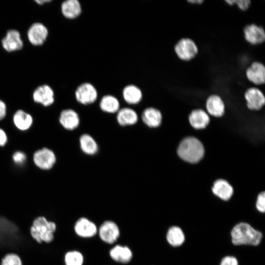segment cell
I'll list each match as a JSON object with an SVG mask.
<instances>
[{
    "label": "cell",
    "mask_w": 265,
    "mask_h": 265,
    "mask_svg": "<svg viewBox=\"0 0 265 265\" xmlns=\"http://www.w3.org/2000/svg\"><path fill=\"white\" fill-rule=\"evenodd\" d=\"M7 137L5 132L0 129V146H3L6 142Z\"/></svg>",
    "instance_id": "35"
},
{
    "label": "cell",
    "mask_w": 265,
    "mask_h": 265,
    "mask_svg": "<svg viewBox=\"0 0 265 265\" xmlns=\"http://www.w3.org/2000/svg\"><path fill=\"white\" fill-rule=\"evenodd\" d=\"M59 122L65 129L74 130L79 127L80 118L78 113L75 110L67 109L61 112Z\"/></svg>",
    "instance_id": "12"
},
{
    "label": "cell",
    "mask_w": 265,
    "mask_h": 265,
    "mask_svg": "<svg viewBox=\"0 0 265 265\" xmlns=\"http://www.w3.org/2000/svg\"><path fill=\"white\" fill-rule=\"evenodd\" d=\"M0 265H23L20 257L16 254L9 253L5 255L1 260Z\"/></svg>",
    "instance_id": "29"
},
{
    "label": "cell",
    "mask_w": 265,
    "mask_h": 265,
    "mask_svg": "<svg viewBox=\"0 0 265 265\" xmlns=\"http://www.w3.org/2000/svg\"><path fill=\"white\" fill-rule=\"evenodd\" d=\"M177 153L184 160L194 163L198 162L203 158L204 148L198 139L193 137H188L181 141Z\"/></svg>",
    "instance_id": "3"
},
{
    "label": "cell",
    "mask_w": 265,
    "mask_h": 265,
    "mask_svg": "<svg viewBox=\"0 0 265 265\" xmlns=\"http://www.w3.org/2000/svg\"><path fill=\"white\" fill-rule=\"evenodd\" d=\"M101 238L108 243H113L119 236V230L117 225L111 221L104 222L99 228Z\"/></svg>",
    "instance_id": "11"
},
{
    "label": "cell",
    "mask_w": 265,
    "mask_h": 265,
    "mask_svg": "<svg viewBox=\"0 0 265 265\" xmlns=\"http://www.w3.org/2000/svg\"><path fill=\"white\" fill-rule=\"evenodd\" d=\"M48 35L47 28L41 23H35L29 28L27 36L29 41L34 45H40L45 41Z\"/></svg>",
    "instance_id": "13"
},
{
    "label": "cell",
    "mask_w": 265,
    "mask_h": 265,
    "mask_svg": "<svg viewBox=\"0 0 265 265\" xmlns=\"http://www.w3.org/2000/svg\"><path fill=\"white\" fill-rule=\"evenodd\" d=\"M120 103L118 99L111 95L104 96L100 102L101 109L106 113H117L120 109Z\"/></svg>",
    "instance_id": "25"
},
{
    "label": "cell",
    "mask_w": 265,
    "mask_h": 265,
    "mask_svg": "<svg viewBox=\"0 0 265 265\" xmlns=\"http://www.w3.org/2000/svg\"><path fill=\"white\" fill-rule=\"evenodd\" d=\"M35 164L43 169L52 168L55 162V156L50 149L44 148L35 153L33 157Z\"/></svg>",
    "instance_id": "9"
},
{
    "label": "cell",
    "mask_w": 265,
    "mask_h": 265,
    "mask_svg": "<svg viewBox=\"0 0 265 265\" xmlns=\"http://www.w3.org/2000/svg\"><path fill=\"white\" fill-rule=\"evenodd\" d=\"M110 257L115 261L122 263H127L132 258V253L127 246L116 245L109 252Z\"/></svg>",
    "instance_id": "26"
},
{
    "label": "cell",
    "mask_w": 265,
    "mask_h": 265,
    "mask_svg": "<svg viewBox=\"0 0 265 265\" xmlns=\"http://www.w3.org/2000/svg\"><path fill=\"white\" fill-rule=\"evenodd\" d=\"M6 114V106L5 104L0 100V120L5 116Z\"/></svg>",
    "instance_id": "34"
},
{
    "label": "cell",
    "mask_w": 265,
    "mask_h": 265,
    "mask_svg": "<svg viewBox=\"0 0 265 265\" xmlns=\"http://www.w3.org/2000/svg\"><path fill=\"white\" fill-rule=\"evenodd\" d=\"M13 120L16 126L21 130L28 129L32 122L31 116L22 110H19L15 113Z\"/></svg>",
    "instance_id": "27"
},
{
    "label": "cell",
    "mask_w": 265,
    "mask_h": 265,
    "mask_svg": "<svg viewBox=\"0 0 265 265\" xmlns=\"http://www.w3.org/2000/svg\"><path fill=\"white\" fill-rule=\"evenodd\" d=\"M174 50L178 57L185 61L193 58L198 52L196 44L189 38H183L179 40L175 45Z\"/></svg>",
    "instance_id": "4"
},
{
    "label": "cell",
    "mask_w": 265,
    "mask_h": 265,
    "mask_svg": "<svg viewBox=\"0 0 265 265\" xmlns=\"http://www.w3.org/2000/svg\"><path fill=\"white\" fill-rule=\"evenodd\" d=\"M63 15L69 19H74L81 13V6L78 0H67L61 4Z\"/></svg>",
    "instance_id": "24"
},
{
    "label": "cell",
    "mask_w": 265,
    "mask_h": 265,
    "mask_svg": "<svg viewBox=\"0 0 265 265\" xmlns=\"http://www.w3.org/2000/svg\"><path fill=\"white\" fill-rule=\"evenodd\" d=\"M142 122L148 127L152 128L160 126L162 121L160 111L153 107L145 108L141 114Z\"/></svg>",
    "instance_id": "14"
},
{
    "label": "cell",
    "mask_w": 265,
    "mask_h": 265,
    "mask_svg": "<svg viewBox=\"0 0 265 265\" xmlns=\"http://www.w3.org/2000/svg\"><path fill=\"white\" fill-rule=\"evenodd\" d=\"M219 265H239L238 259L234 255H226L220 260Z\"/></svg>",
    "instance_id": "30"
},
{
    "label": "cell",
    "mask_w": 265,
    "mask_h": 265,
    "mask_svg": "<svg viewBox=\"0 0 265 265\" xmlns=\"http://www.w3.org/2000/svg\"><path fill=\"white\" fill-rule=\"evenodd\" d=\"M230 236L231 242L236 246L257 247L263 238L261 231L245 221L235 224L230 230Z\"/></svg>",
    "instance_id": "1"
},
{
    "label": "cell",
    "mask_w": 265,
    "mask_h": 265,
    "mask_svg": "<svg viewBox=\"0 0 265 265\" xmlns=\"http://www.w3.org/2000/svg\"><path fill=\"white\" fill-rule=\"evenodd\" d=\"M212 191L216 196L225 201L229 200L234 193L232 186L226 181L221 179L214 182Z\"/></svg>",
    "instance_id": "17"
},
{
    "label": "cell",
    "mask_w": 265,
    "mask_h": 265,
    "mask_svg": "<svg viewBox=\"0 0 265 265\" xmlns=\"http://www.w3.org/2000/svg\"><path fill=\"white\" fill-rule=\"evenodd\" d=\"M255 207L257 211L261 213L265 212V192L260 193L257 198Z\"/></svg>",
    "instance_id": "31"
},
{
    "label": "cell",
    "mask_w": 265,
    "mask_h": 265,
    "mask_svg": "<svg viewBox=\"0 0 265 265\" xmlns=\"http://www.w3.org/2000/svg\"><path fill=\"white\" fill-rule=\"evenodd\" d=\"M56 225L54 222L47 220L44 216L35 218L29 229L31 237L37 243L51 242L54 238Z\"/></svg>",
    "instance_id": "2"
},
{
    "label": "cell",
    "mask_w": 265,
    "mask_h": 265,
    "mask_svg": "<svg viewBox=\"0 0 265 265\" xmlns=\"http://www.w3.org/2000/svg\"><path fill=\"white\" fill-rule=\"evenodd\" d=\"M244 38L252 45L261 44L265 40V32L263 27L255 24L246 25L243 28Z\"/></svg>",
    "instance_id": "8"
},
{
    "label": "cell",
    "mask_w": 265,
    "mask_h": 265,
    "mask_svg": "<svg viewBox=\"0 0 265 265\" xmlns=\"http://www.w3.org/2000/svg\"><path fill=\"white\" fill-rule=\"evenodd\" d=\"M77 101L83 105L94 103L98 98V92L95 87L91 83L83 82L80 84L75 91Z\"/></svg>",
    "instance_id": "5"
},
{
    "label": "cell",
    "mask_w": 265,
    "mask_h": 265,
    "mask_svg": "<svg viewBox=\"0 0 265 265\" xmlns=\"http://www.w3.org/2000/svg\"><path fill=\"white\" fill-rule=\"evenodd\" d=\"M247 79L256 85H261L265 82V67L261 62L254 61L246 71Z\"/></svg>",
    "instance_id": "10"
},
{
    "label": "cell",
    "mask_w": 265,
    "mask_h": 265,
    "mask_svg": "<svg viewBox=\"0 0 265 265\" xmlns=\"http://www.w3.org/2000/svg\"><path fill=\"white\" fill-rule=\"evenodd\" d=\"M248 107L252 110L260 109L265 103V98L262 91L256 87L248 88L244 93Z\"/></svg>",
    "instance_id": "7"
},
{
    "label": "cell",
    "mask_w": 265,
    "mask_h": 265,
    "mask_svg": "<svg viewBox=\"0 0 265 265\" xmlns=\"http://www.w3.org/2000/svg\"><path fill=\"white\" fill-rule=\"evenodd\" d=\"M36 1L38 3V4H43V3L44 2H49L50 1V0H36Z\"/></svg>",
    "instance_id": "37"
},
{
    "label": "cell",
    "mask_w": 265,
    "mask_h": 265,
    "mask_svg": "<svg viewBox=\"0 0 265 265\" xmlns=\"http://www.w3.org/2000/svg\"><path fill=\"white\" fill-rule=\"evenodd\" d=\"M79 143L81 150L86 155L93 156L98 152L99 147L96 141L89 134L81 135Z\"/></svg>",
    "instance_id": "22"
},
{
    "label": "cell",
    "mask_w": 265,
    "mask_h": 265,
    "mask_svg": "<svg viewBox=\"0 0 265 265\" xmlns=\"http://www.w3.org/2000/svg\"><path fill=\"white\" fill-rule=\"evenodd\" d=\"M2 44L4 49L8 52L20 50L23 47L20 34L15 30H10L7 32L2 41Z\"/></svg>",
    "instance_id": "19"
},
{
    "label": "cell",
    "mask_w": 265,
    "mask_h": 265,
    "mask_svg": "<svg viewBox=\"0 0 265 265\" xmlns=\"http://www.w3.org/2000/svg\"><path fill=\"white\" fill-rule=\"evenodd\" d=\"M34 100L44 106H48L53 103L54 94L52 88L47 85L38 87L33 93Z\"/></svg>",
    "instance_id": "20"
},
{
    "label": "cell",
    "mask_w": 265,
    "mask_h": 265,
    "mask_svg": "<svg viewBox=\"0 0 265 265\" xmlns=\"http://www.w3.org/2000/svg\"><path fill=\"white\" fill-rule=\"evenodd\" d=\"M225 2L230 5L236 4L242 10L247 9L251 3L250 0H226Z\"/></svg>",
    "instance_id": "32"
},
{
    "label": "cell",
    "mask_w": 265,
    "mask_h": 265,
    "mask_svg": "<svg viewBox=\"0 0 265 265\" xmlns=\"http://www.w3.org/2000/svg\"><path fill=\"white\" fill-rule=\"evenodd\" d=\"M74 229L78 235L83 238L92 237L97 231L95 224L84 217L80 218L77 221Z\"/></svg>",
    "instance_id": "15"
},
{
    "label": "cell",
    "mask_w": 265,
    "mask_h": 265,
    "mask_svg": "<svg viewBox=\"0 0 265 265\" xmlns=\"http://www.w3.org/2000/svg\"><path fill=\"white\" fill-rule=\"evenodd\" d=\"M188 1L192 3L201 4L204 1V0H188Z\"/></svg>",
    "instance_id": "36"
},
{
    "label": "cell",
    "mask_w": 265,
    "mask_h": 265,
    "mask_svg": "<svg viewBox=\"0 0 265 265\" xmlns=\"http://www.w3.org/2000/svg\"><path fill=\"white\" fill-rule=\"evenodd\" d=\"M64 263L65 265H82L83 256L77 251L67 252L64 256Z\"/></svg>",
    "instance_id": "28"
},
{
    "label": "cell",
    "mask_w": 265,
    "mask_h": 265,
    "mask_svg": "<svg viewBox=\"0 0 265 265\" xmlns=\"http://www.w3.org/2000/svg\"><path fill=\"white\" fill-rule=\"evenodd\" d=\"M168 244L173 248L182 246L186 240V235L183 229L179 225L170 226L165 235Z\"/></svg>",
    "instance_id": "6"
},
{
    "label": "cell",
    "mask_w": 265,
    "mask_h": 265,
    "mask_svg": "<svg viewBox=\"0 0 265 265\" xmlns=\"http://www.w3.org/2000/svg\"><path fill=\"white\" fill-rule=\"evenodd\" d=\"M13 159L16 163L18 164H21L25 161L26 156L23 152H17L14 154Z\"/></svg>",
    "instance_id": "33"
},
{
    "label": "cell",
    "mask_w": 265,
    "mask_h": 265,
    "mask_svg": "<svg viewBox=\"0 0 265 265\" xmlns=\"http://www.w3.org/2000/svg\"><path fill=\"white\" fill-rule=\"evenodd\" d=\"M191 125L195 129H204L208 125L210 118L207 113L202 109H195L191 111L189 116Z\"/></svg>",
    "instance_id": "23"
},
{
    "label": "cell",
    "mask_w": 265,
    "mask_h": 265,
    "mask_svg": "<svg viewBox=\"0 0 265 265\" xmlns=\"http://www.w3.org/2000/svg\"><path fill=\"white\" fill-rule=\"evenodd\" d=\"M122 96L125 101L130 105L139 103L143 96L141 89L134 84L126 85L122 91Z\"/></svg>",
    "instance_id": "21"
},
{
    "label": "cell",
    "mask_w": 265,
    "mask_h": 265,
    "mask_svg": "<svg viewBox=\"0 0 265 265\" xmlns=\"http://www.w3.org/2000/svg\"><path fill=\"white\" fill-rule=\"evenodd\" d=\"M206 108L211 115L220 117L224 113L225 106L220 96L216 94L210 95L206 101Z\"/></svg>",
    "instance_id": "18"
},
{
    "label": "cell",
    "mask_w": 265,
    "mask_h": 265,
    "mask_svg": "<svg viewBox=\"0 0 265 265\" xmlns=\"http://www.w3.org/2000/svg\"><path fill=\"white\" fill-rule=\"evenodd\" d=\"M138 116L136 112L130 107L120 108L117 112L116 120L118 124L123 127L135 125L138 121Z\"/></svg>",
    "instance_id": "16"
}]
</instances>
